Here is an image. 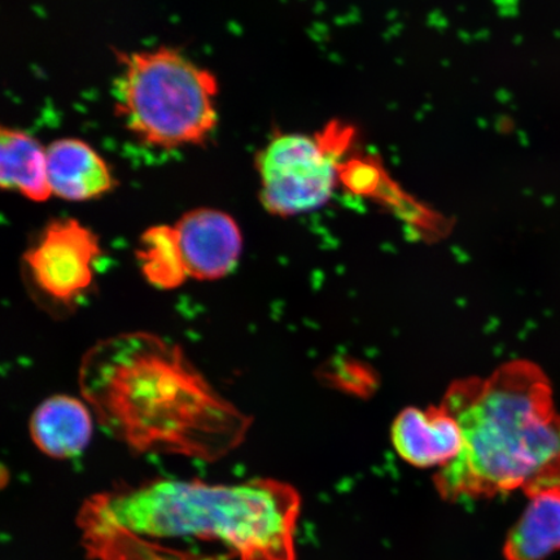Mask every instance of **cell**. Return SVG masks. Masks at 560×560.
Wrapping results in <instances>:
<instances>
[{"mask_svg":"<svg viewBox=\"0 0 560 560\" xmlns=\"http://www.w3.org/2000/svg\"><path fill=\"white\" fill-rule=\"evenodd\" d=\"M79 383L96 422L135 453L214 462L240 447L250 429V418L184 350L155 334L97 341L83 354Z\"/></svg>","mask_w":560,"mask_h":560,"instance_id":"cell-1","label":"cell"},{"mask_svg":"<svg viewBox=\"0 0 560 560\" xmlns=\"http://www.w3.org/2000/svg\"><path fill=\"white\" fill-rule=\"evenodd\" d=\"M300 513L298 490L277 479H156L91 497L77 524L94 560L174 540L219 544L240 560H296Z\"/></svg>","mask_w":560,"mask_h":560,"instance_id":"cell-2","label":"cell"},{"mask_svg":"<svg viewBox=\"0 0 560 560\" xmlns=\"http://www.w3.org/2000/svg\"><path fill=\"white\" fill-rule=\"evenodd\" d=\"M441 405L464 435L458 457L435 475L444 500L560 492V415L536 363L511 361L488 377L457 381Z\"/></svg>","mask_w":560,"mask_h":560,"instance_id":"cell-3","label":"cell"},{"mask_svg":"<svg viewBox=\"0 0 560 560\" xmlns=\"http://www.w3.org/2000/svg\"><path fill=\"white\" fill-rule=\"evenodd\" d=\"M115 108L126 130L153 149L199 145L219 124V81L171 47L121 55Z\"/></svg>","mask_w":560,"mask_h":560,"instance_id":"cell-4","label":"cell"},{"mask_svg":"<svg viewBox=\"0 0 560 560\" xmlns=\"http://www.w3.org/2000/svg\"><path fill=\"white\" fill-rule=\"evenodd\" d=\"M331 135L282 132L256 159L260 201L272 215L313 212L331 200L339 180V145Z\"/></svg>","mask_w":560,"mask_h":560,"instance_id":"cell-5","label":"cell"},{"mask_svg":"<svg viewBox=\"0 0 560 560\" xmlns=\"http://www.w3.org/2000/svg\"><path fill=\"white\" fill-rule=\"evenodd\" d=\"M100 237L74 219L54 220L25 252L32 285L56 304L72 306L94 284Z\"/></svg>","mask_w":560,"mask_h":560,"instance_id":"cell-6","label":"cell"},{"mask_svg":"<svg viewBox=\"0 0 560 560\" xmlns=\"http://www.w3.org/2000/svg\"><path fill=\"white\" fill-rule=\"evenodd\" d=\"M188 278L219 280L235 269L243 249L240 226L222 210L192 209L174 223Z\"/></svg>","mask_w":560,"mask_h":560,"instance_id":"cell-7","label":"cell"},{"mask_svg":"<svg viewBox=\"0 0 560 560\" xmlns=\"http://www.w3.org/2000/svg\"><path fill=\"white\" fill-rule=\"evenodd\" d=\"M390 439L397 454L418 468H443L464 447L457 419L441 404L427 410L404 409L392 425Z\"/></svg>","mask_w":560,"mask_h":560,"instance_id":"cell-8","label":"cell"},{"mask_svg":"<svg viewBox=\"0 0 560 560\" xmlns=\"http://www.w3.org/2000/svg\"><path fill=\"white\" fill-rule=\"evenodd\" d=\"M47 174L54 196L68 201H89L115 187L110 167L93 147L81 139L62 138L46 147Z\"/></svg>","mask_w":560,"mask_h":560,"instance_id":"cell-9","label":"cell"},{"mask_svg":"<svg viewBox=\"0 0 560 560\" xmlns=\"http://www.w3.org/2000/svg\"><path fill=\"white\" fill-rule=\"evenodd\" d=\"M30 430L34 445L47 457L69 459L89 446L94 419L85 401L56 395L34 410Z\"/></svg>","mask_w":560,"mask_h":560,"instance_id":"cell-10","label":"cell"},{"mask_svg":"<svg viewBox=\"0 0 560 560\" xmlns=\"http://www.w3.org/2000/svg\"><path fill=\"white\" fill-rule=\"evenodd\" d=\"M0 186L35 202L52 196L45 147L27 132L5 126L0 131Z\"/></svg>","mask_w":560,"mask_h":560,"instance_id":"cell-11","label":"cell"},{"mask_svg":"<svg viewBox=\"0 0 560 560\" xmlns=\"http://www.w3.org/2000/svg\"><path fill=\"white\" fill-rule=\"evenodd\" d=\"M560 551V492L529 497L503 545L506 560H546Z\"/></svg>","mask_w":560,"mask_h":560,"instance_id":"cell-12","label":"cell"},{"mask_svg":"<svg viewBox=\"0 0 560 560\" xmlns=\"http://www.w3.org/2000/svg\"><path fill=\"white\" fill-rule=\"evenodd\" d=\"M137 258L147 282L159 290L178 289L188 279L174 225L147 229L140 236Z\"/></svg>","mask_w":560,"mask_h":560,"instance_id":"cell-13","label":"cell"}]
</instances>
